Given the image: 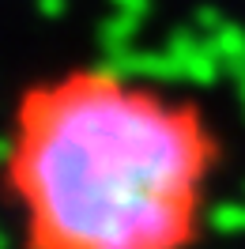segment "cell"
Returning <instances> with one entry per match:
<instances>
[{
  "mask_svg": "<svg viewBox=\"0 0 245 249\" xmlns=\"http://www.w3.org/2000/svg\"><path fill=\"white\" fill-rule=\"evenodd\" d=\"M227 140L196 94L76 61L16 91L4 193L19 249H200Z\"/></svg>",
  "mask_w": 245,
  "mask_h": 249,
  "instance_id": "1",
  "label": "cell"
}]
</instances>
